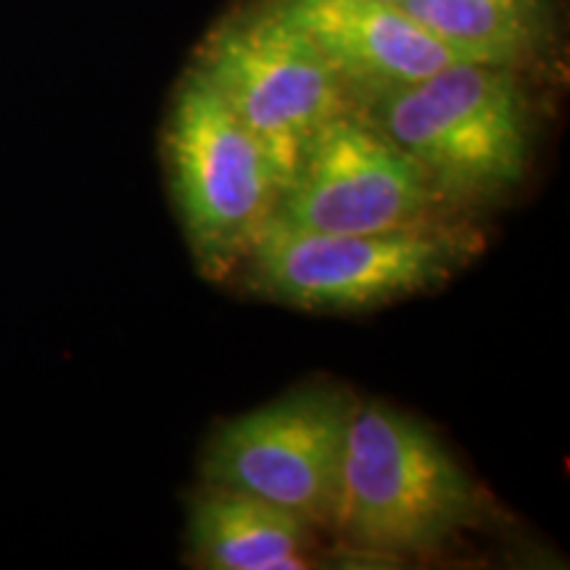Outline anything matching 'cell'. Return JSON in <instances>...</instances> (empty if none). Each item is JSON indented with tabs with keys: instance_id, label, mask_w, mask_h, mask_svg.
I'll use <instances>...</instances> for the list:
<instances>
[{
	"instance_id": "6da1fadb",
	"label": "cell",
	"mask_w": 570,
	"mask_h": 570,
	"mask_svg": "<svg viewBox=\"0 0 570 570\" xmlns=\"http://www.w3.org/2000/svg\"><path fill=\"white\" fill-rule=\"evenodd\" d=\"M479 483L431 428L383 402H356L336 520L346 550L381 558L436 552L481 518Z\"/></svg>"
},
{
	"instance_id": "7a4b0ae2",
	"label": "cell",
	"mask_w": 570,
	"mask_h": 570,
	"mask_svg": "<svg viewBox=\"0 0 570 570\" xmlns=\"http://www.w3.org/2000/svg\"><path fill=\"white\" fill-rule=\"evenodd\" d=\"M370 109L441 202L497 198L529 169V111L508 67L454 61L383 92Z\"/></svg>"
},
{
	"instance_id": "3957f363",
	"label": "cell",
	"mask_w": 570,
	"mask_h": 570,
	"mask_svg": "<svg viewBox=\"0 0 570 570\" xmlns=\"http://www.w3.org/2000/svg\"><path fill=\"white\" fill-rule=\"evenodd\" d=\"M481 252L465 227L312 233L269 217L238 269L273 302L306 312H365L446 285Z\"/></svg>"
},
{
	"instance_id": "277c9868",
	"label": "cell",
	"mask_w": 570,
	"mask_h": 570,
	"mask_svg": "<svg viewBox=\"0 0 570 570\" xmlns=\"http://www.w3.org/2000/svg\"><path fill=\"white\" fill-rule=\"evenodd\" d=\"M164 161L198 273L225 281L273 217V161L202 71H188L164 130Z\"/></svg>"
},
{
	"instance_id": "5b68a950",
	"label": "cell",
	"mask_w": 570,
	"mask_h": 570,
	"mask_svg": "<svg viewBox=\"0 0 570 570\" xmlns=\"http://www.w3.org/2000/svg\"><path fill=\"white\" fill-rule=\"evenodd\" d=\"M196 69L265 148L281 194L309 140L354 111L352 92L336 69L267 6L214 30Z\"/></svg>"
},
{
	"instance_id": "8992f818",
	"label": "cell",
	"mask_w": 570,
	"mask_h": 570,
	"mask_svg": "<svg viewBox=\"0 0 570 570\" xmlns=\"http://www.w3.org/2000/svg\"><path fill=\"white\" fill-rule=\"evenodd\" d=\"M354 396L304 386L225 420L204 449L202 481L275 504L309 529L331 531Z\"/></svg>"
},
{
	"instance_id": "52a82bcc",
	"label": "cell",
	"mask_w": 570,
	"mask_h": 570,
	"mask_svg": "<svg viewBox=\"0 0 570 570\" xmlns=\"http://www.w3.org/2000/svg\"><path fill=\"white\" fill-rule=\"evenodd\" d=\"M436 202L423 169L348 111L304 148L273 219L312 233H383L423 225Z\"/></svg>"
},
{
	"instance_id": "ba28073f",
	"label": "cell",
	"mask_w": 570,
	"mask_h": 570,
	"mask_svg": "<svg viewBox=\"0 0 570 570\" xmlns=\"http://www.w3.org/2000/svg\"><path fill=\"white\" fill-rule=\"evenodd\" d=\"M267 9L304 35L352 92H383L468 61L389 0H269Z\"/></svg>"
},
{
	"instance_id": "9c48e42d",
	"label": "cell",
	"mask_w": 570,
	"mask_h": 570,
	"mask_svg": "<svg viewBox=\"0 0 570 570\" xmlns=\"http://www.w3.org/2000/svg\"><path fill=\"white\" fill-rule=\"evenodd\" d=\"M315 529L244 491L204 487L188 499V547L209 570H302Z\"/></svg>"
},
{
	"instance_id": "30bf717a",
	"label": "cell",
	"mask_w": 570,
	"mask_h": 570,
	"mask_svg": "<svg viewBox=\"0 0 570 570\" xmlns=\"http://www.w3.org/2000/svg\"><path fill=\"white\" fill-rule=\"evenodd\" d=\"M402 9L468 61L510 67L533 46L539 0H404Z\"/></svg>"
},
{
	"instance_id": "8fae6325",
	"label": "cell",
	"mask_w": 570,
	"mask_h": 570,
	"mask_svg": "<svg viewBox=\"0 0 570 570\" xmlns=\"http://www.w3.org/2000/svg\"><path fill=\"white\" fill-rule=\"evenodd\" d=\"M389 3H396V6H402V3H404V0H389Z\"/></svg>"
}]
</instances>
